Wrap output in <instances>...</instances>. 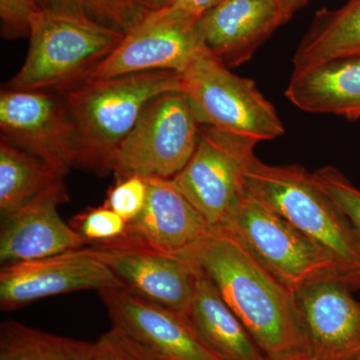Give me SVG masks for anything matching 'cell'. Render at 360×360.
Returning a JSON list of instances; mask_svg holds the SVG:
<instances>
[{
	"instance_id": "obj_32",
	"label": "cell",
	"mask_w": 360,
	"mask_h": 360,
	"mask_svg": "<svg viewBox=\"0 0 360 360\" xmlns=\"http://www.w3.org/2000/svg\"><path fill=\"white\" fill-rule=\"evenodd\" d=\"M277 360H315L310 357L309 354L303 352H295V354L288 355V356L283 357V359Z\"/></svg>"
},
{
	"instance_id": "obj_2",
	"label": "cell",
	"mask_w": 360,
	"mask_h": 360,
	"mask_svg": "<svg viewBox=\"0 0 360 360\" xmlns=\"http://www.w3.org/2000/svg\"><path fill=\"white\" fill-rule=\"evenodd\" d=\"M182 73L146 71L106 79L86 80L63 92L78 136V167L111 172L116 150L156 97L181 91Z\"/></svg>"
},
{
	"instance_id": "obj_30",
	"label": "cell",
	"mask_w": 360,
	"mask_h": 360,
	"mask_svg": "<svg viewBox=\"0 0 360 360\" xmlns=\"http://www.w3.org/2000/svg\"><path fill=\"white\" fill-rule=\"evenodd\" d=\"M285 23L292 18L296 11L302 8L309 0H277Z\"/></svg>"
},
{
	"instance_id": "obj_8",
	"label": "cell",
	"mask_w": 360,
	"mask_h": 360,
	"mask_svg": "<svg viewBox=\"0 0 360 360\" xmlns=\"http://www.w3.org/2000/svg\"><path fill=\"white\" fill-rule=\"evenodd\" d=\"M257 141L200 125L193 158L172 181L212 229H220L245 194Z\"/></svg>"
},
{
	"instance_id": "obj_22",
	"label": "cell",
	"mask_w": 360,
	"mask_h": 360,
	"mask_svg": "<svg viewBox=\"0 0 360 360\" xmlns=\"http://www.w3.org/2000/svg\"><path fill=\"white\" fill-rule=\"evenodd\" d=\"M96 345L15 321L0 326V360H94Z\"/></svg>"
},
{
	"instance_id": "obj_26",
	"label": "cell",
	"mask_w": 360,
	"mask_h": 360,
	"mask_svg": "<svg viewBox=\"0 0 360 360\" xmlns=\"http://www.w3.org/2000/svg\"><path fill=\"white\" fill-rule=\"evenodd\" d=\"M148 184L146 177L139 175L118 179L110 189L104 205L117 213L129 224L139 217L148 200Z\"/></svg>"
},
{
	"instance_id": "obj_20",
	"label": "cell",
	"mask_w": 360,
	"mask_h": 360,
	"mask_svg": "<svg viewBox=\"0 0 360 360\" xmlns=\"http://www.w3.org/2000/svg\"><path fill=\"white\" fill-rule=\"evenodd\" d=\"M360 56V0L335 11L321 9L293 56L295 70Z\"/></svg>"
},
{
	"instance_id": "obj_15",
	"label": "cell",
	"mask_w": 360,
	"mask_h": 360,
	"mask_svg": "<svg viewBox=\"0 0 360 360\" xmlns=\"http://www.w3.org/2000/svg\"><path fill=\"white\" fill-rule=\"evenodd\" d=\"M68 200V193L60 179L30 202L2 217V266L85 248L84 239L63 221L58 212V205Z\"/></svg>"
},
{
	"instance_id": "obj_24",
	"label": "cell",
	"mask_w": 360,
	"mask_h": 360,
	"mask_svg": "<svg viewBox=\"0 0 360 360\" xmlns=\"http://www.w3.org/2000/svg\"><path fill=\"white\" fill-rule=\"evenodd\" d=\"M70 225L91 246L115 245L127 231V222L104 205L75 215Z\"/></svg>"
},
{
	"instance_id": "obj_21",
	"label": "cell",
	"mask_w": 360,
	"mask_h": 360,
	"mask_svg": "<svg viewBox=\"0 0 360 360\" xmlns=\"http://www.w3.org/2000/svg\"><path fill=\"white\" fill-rule=\"evenodd\" d=\"M44 161L4 137L0 142V212L6 217L30 202L54 182L63 179Z\"/></svg>"
},
{
	"instance_id": "obj_18",
	"label": "cell",
	"mask_w": 360,
	"mask_h": 360,
	"mask_svg": "<svg viewBox=\"0 0 360 360\" xmlns=\"http://www.w3.org/2000/svg\"><path fill=\"white\" fill-rule=\"evenodd\" d=\"M182 315L198 340L220 360H269L198 267L193 298Z\"/></svg>"
},
{
	"instance_id": "obj_28",
	"label": "cell",
	"mask_w": 360,
	"mask_h": 360,
	"mask_svg": "<svg viewBox=\"0 0 360 360\" xmlns=\"http://www.w3.org/2000/svg\"><path fill=\"white\" fill-rule=\"evenodd\" d=\"M40 11L35 0H0L2 35L16 39L30 34V22Z\"/></svg>"
},
{
	"instance_id": "obj_4",
	"label": "cell",
	"mask_w": 360,
	"mask_h": 360,
	"mask_svg": "<svg viewBox=\"0 0 360 360\" xmlns=\"http://www.w3.org/2000/svg\"><path fill=\"white\" fill-rule=\"evenodd\" d=\"M28 37L25 63L7 89L63 92L84 82L124 33L85 16L40 11Z\"/></svg>"
},
{
	"instance_id": "obj_27",
	"label": "cell",
	"mask_w": 360,
	"mask_h": 360,
	"mask_svg": "<svg viewBox=\"0 0 360 360\" xmlns=\"http://www.w3.org/2000/svg\"><path fill=\"white\" fill-rule=\"evenodd\" d=\"M94 345V360H165L115 326L99 336Z\"/></svg>"
},
{
	"instance_id": "obj_3",
	"label": "cell",
	"mask_w": 360,
	"mask_h": 360,
	"mask_svg": "<svg viewBox=\"0 0 360 360\" xmlns=\"http://www.w3.org/2000/svg\"><path fill=\"white\" fill-rule=\"evenodd\" d=\"M245 193L323 248L360 290V239L314 174L298 165H265L255 156L245 172Z\"/></svg>"
},
{
	"instance_id": "obj_31",
	"label": "cell",
	"mask_w": 360,
	"mask_h": 360,
	"mask_svg": "<svg viewBox=\"0 0 360 360\" xmlns=\"http://www.w3.org/2000/svg\"><path fill=\"white\" fill-rule=\"evenodd\" d=\"M142 6L148 11H156L167 6L168 0H141Z\"/></svg>"
},
{
	"instance_id": "obj_9",
	"label": "cell",
	"mask_w": 360,
	"mask_h": 360,
	"mask_svg": "<svg viewBox=\"0 0 360 360\" xmlns=\"http://www.w3.org/2000/svg\"><path fill=\"white\" fill-rule=\"evenodd\" d=\"M2 136L65 176L77 167L78 136L65 98L46 90L0 94Z\"/></svg>"
},
{
	"instance_id": "obj_33",
	"label": "cell",
	"mask_w": 360,
	"mask_h": 360,
	"mask_svg": "<svg viewBox=\"0 0 360 360\" xmlns=\"http://www.w3.org/2000/svg\"><path fill=\"white\" fill-rule=\"evenodd\" d=\"M359 360H360V359H359Z\"/></svg>"
},
{
	"instance_id": "obj_25",
	"label": "cell",
	"mask_w": 360,
	"mask_h": 360,
	"mask_svg": "<svg viewBox=\"0 0 360 360\" xmlns=\"http://www.w3.org/2000/svg\"><path fill=\"white\" fill-rule=\"evenodd\" d=\"M312 174L315 181L345 215L360 239V189L335 167L321 168Z\"/></svg>"
},
{
	"instance_id": "obj_23",
	"label": "cell",
	"mask_w": 360,
	"mask_h": 360,
	"mask_svg": "<svg viewBox=\"0 0 360 360\" xmlns=\"http://www.w3.org/2000/svg\"><path fill=\"white\" fill-rule=\"evenodd\" d=\"M41 11L85 16L122 33L139 25L148 9L141 0H35Z\"/></svg>"
},
{
	"instance_id": "obj_1",
	"label": "cell",
	"mask_w": 360,
	"mask_h": 360,
	"mask_svg": "<svg viewBox=\"0 0 360 360\" xmlns=\"http://www.w3.org/2000/svg\"><path fill=\"white\" fill-rule=\"evenodd\" d=\"M214 284L269 360L302 352L292 292L245 245L224 229L187 253Z\"/></svg>"
},
{
	"instance_id": "obj_7",
	"label": "cell",
	"mask_w": 360,
	"mask_h": 360,
	"mask_svg": "<svg viewBox=\"0 0 360 360\" xmlns=\"http://www.w3.org/2000/svg\"><path fill=\"white\" fill-rule=\"evenodd\" d=\"M200 127L184 92L156 97L116 150L110 170L118 179H174L193 158Z\"/></svg>"
},
{
	"instance_id": "obj_16",
	"label": "cell",
	"mask_w": 360,
	"mask_h": 360,
	"mask_svg": "<svg viewBox=\"0 0 360 360\" xmlns=\"http://www.w3.org/2000/svg\"><path fill=\"white\" fill-rule=\"evenodd\" d=\"M146 181L148 194L143 210L127 224L123 238L111 245L134 246L172 255L191 252L213 229L172 179L148 177Z\"/></svg>"
},
{
	"instance_id": "obj_11",
	"label": "cell",
	"mask_w": 360,
	"mask_h": 360,
	"mask_svg": "<svg viewBox=\"0 0 360 360\" xmlns=\"http://www.w3.org/2000/svg\"><path fill=\"white\" fill-rule=\"evenodd\" d=\"M345 279L326 277L292 292L303 352L315 360H359L360 302Z\"/></svg>"
},
{
	"instance_id": "obj_5",
	"label": "cell",
	"mask_w": 360,
	"mask_h": 360,
	"mask_svg": "<svg viewBox=\"0 0 360 360\" xmlns=\"http://www.w3.org/2000/svg\"><path fill=\"white\" fill-rule=\"evenodd\" d=\"M184 75L186 94L200 125L259 142L285 132L276 108L250 78L234 75L205 49Z\"/></svg>"
},
{
	"instance_id": "obj_12",
	"label": "cell",
	"mask_w": 360,
	"mask_h": 360,
	"mask_svg": "<svg viewBox=\"0 0 360 360\" xmlns=\"http://www.w3.org/2000/svg\"><path fill=\"white\" fill-rule=\"evenodd\" d=\"M122 288L90 248L4 265L0 270V307L20 309L42 298L80 290Z\"/></svg>"
},
{
	"instance_id": "obj_14",
	"label": "cell",
	"mask_w": 360,
	"mask_h": 360,
	"mask_svg": "<svg viewBox=\"0 0 360 360\" xmlns=\"http://www.w3.org/2000/svg\"><path fill=\"white\" fill-rule=\"evenodd\" d=\"M111 326L165 360H220L207 349L184 315L122 288L98 291Z\"/></svg>"
},
{
	"instance_id": "obj_13",
	"label": "cell",
	"mask_w": 360,
	"mask_h": 360,
	"mask_svg": "<svg viewBox=\"0 0 360 360\" xmlns=\"http://www.w3.org/2000/svg\"><path fill=\"white\" fill-rule=\"evenodd\" d=\"M123 288L184 314L191 302L198 266L188 255L127 245L90 246Z\"/></svg>"
},
{
	"instance_id": "obj_19",
	"label": "cell",
	"mask_w": 360,
	"mask_h": 360,
	"mask_svg": "<svg viewBox=\"0 0 360 360\" xmlns=\"http://www.w3.org/2000/svg\"><path fill=\"white\" fill-rule=\"evenodd\" d=\"M285 96L300 110L360 118V56L293 70Z\"/></svg>"
},
{
	"instance_id": "obj_10",
	"label": "cell",
	"mask_w": 360,
	"mask_h": 360,
	"mask_svg": "<svg viewBox=\"0 0 360 360\" xmlns=\"http://www.w3.org/2000/svg\"><path fill=\"white\" fill-rule=\"evenodd\" d=\"M205 49L198 21L181 18L167 8L149 11L125 33L115 51L90 71L84 82L146 71L184 73Z\"/></svg>"
},
{
	"instance_id": "obj_17",
	"label": "cell",
	"mask_w": 360,
	"mask_h": 360,
	"mask_svg": "<svg viewBox=\"0 0 360 360\" xmlns=\"http://www.w3.org/2000/svg\"><path fill=\"white\" fill-rule=\"evenodd\" d=\"M284 23L277 0H224L198 27L205 49L231 70L248 63Z\"/></svg>"
},
{
	"instance_id": "obj_6",
	"label": "cell",
	"mask_w": 360,
	"mask_h": 360,
	"mask_svg": "<svg viewBox=\"0 0 360 360\" xmlns=\"http://www.w3.org/2000/svg\"><path fill=\"white\" fill-rule=\"evenodd\" d=\"M220 229L236 236L290 292L326 277L347 281L323 248L246 193Z\"/></svg>"
},
{
	"instance_id": "obj_29",
	"label": "cell",
	"mask_w": 360,
	"mask_h": 360,
	"mask_svg": "<svg viewBox=\"0 0 360 360\" xmlns=\"http://www.w3.org/2000/svg\"><path fill=\"white\" fill-rule=\"evenodd\" d=\"M222 1L224 0H168L167 6L163 8L187 20L198 21Z\"/></svg>"
}]
</instances>
